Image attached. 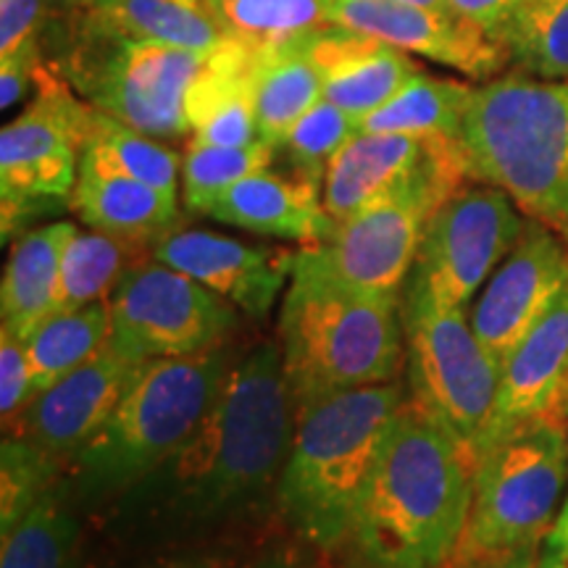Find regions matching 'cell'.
Returning a JSON list of instances; mask_svg holds the SVG:
<instances>
[{
  "mask_svg": "<svg viewBox=\"0 0 568 568\" xmlns=\"http://www.w3.org/2000/svg\"><path fill=\"white\" fill-rule=\"evenodd\" d=\"M568 414V284L552 308L506 355L500 366V393L481 453L516 426L552 418L566 424ZM479 460V458H477Z\"/></svg>",
  "mask_w": 568,
  "mask_h": 568,
  "instance_id": "18",
  "label": "cell"
},
{
  "mask_svg": "<svg viewBox=\"0 0 568 568\" xmlns=\"http://www.w3.org/2000/svg\"><path fill=\"white\" fill-rule=\"evenodd\" d=\"M71 222L34 226L13 240L0 282V318L3 329L27 339L59 308L61 258Z\"/></svg>",
  "mask_w": 568,
  "mask_h": 568,
  "instance_id": "24",
  "label": "cell"
},
{
  "mask_svg": "<svg viewBox=\"0 0 568 568\" xmlns=\"http://www.w3.org/2000/svg\"><path fill=\"white\" fill-rule=\"evenodd\" d=\"M140 366V361L109 339V345L92 355L88 364L34 395L11 426H6V435L30 439L71 466L77 453L119 406Z\"/></svg>",
  "mask_w": 568,
  "mask_h": 568,
  "instance_id": "16",
  "label": "cell"
},
{
  "mask_svg": "<svg viewBox=\"0 0 568 568\" xmlns=\"http://www.w3.org/2000/svg\"><path fill=\"white\" fill-rule=\"evenodd\" d=\"M311 53L322 71L324 98L361 122L403 90L418 63L385 40L329 24L311 40Z\"/></svg>",
  "mask_w": 568,
  "mask_h": 568,
  "instance_id": "20",
  "label": "cell"
},
{
  "mask_svg": "<svg viewBox=\"0 0 568 568\" xmlns=\"http://www.w3.org/2000/svg\"><path fill=\"white\" fill-rule=\"evenodd\" d=\"M151 258L193 276L251 318H266L293 276L295 251L253 245L209 230L163 232L151 245Z\"/></svg>",
  "mask_w": 568,
  "mask_h": 568,
  "instance_id": "17",
  "label": "cell"
},
{
  "mask_svg": "<svg viewBox=\"0 0 568 568\" xmlns=\"http://www.w3.org/2000/svg\"><path fill=\"white\" fill-rule=\"evenodd\" d=\"M142 243L116 237V234L98 232V230H80L69 234L67 247L61 258V290H59V308L77 311L84 305L109 301L119 280L138 264V253Z\"/></svg>",
  "mask_w": 568,
  "mask_h": 568,
  "instance_id": "31",
  "label": "cell"
},
{
  "mask_svg": "<svg viewBox=\"0 0 568 568\" xmlns=\"http://www.w3.org/2000/svg\"><path fill=\"white\" fill-rule=\"evenodd\" d=\"M276 145L258 138L243 148H216L190 142L182 155V201L190 211L209 213L213 203L232 184L251 176L261 169H272Z\"/></svg>",
  "mask_w": 568,
  "mask_h": 568,
  "instance_id": "34",
  "label": "cell"
},
{
  "mask_svg": "<svg viewBox=\"0 0 568 568\" xmlns=\"http://www.w3.org/2000/svg\"><path fill=\"white\" fill-rule=\"evenodd\" d=\"M138 568H232V564L216 552H174V556L148 560Z\"/></svg>",
  "mask_w": 568,
  "mask_h": 568,
  "instance_id": "41",
  "label": "cell"
},
{
  "mask_svg": "<svg viewBox=\"0 0 568 568\" xmlns=\"http://www.w3.org/2000/svg\"><path fill=\"white\" fill-rule=\"evenodd\" d=\"M466 182L458 145L406 190L339 222L329 240L297 247V255L358 293L400 301L426 222Z\"/></svg>",
  "mask_w": 568,
  "mask_h": 568,
  "instance_id": "11",
  "label": "cell"
},
{
  "mask_svg": "<svg viewBox=\"0 0 568 568\" xmlns=\"http://www.w3.org/2000/svg\"><path fill=\"white\" fill-rule=\"evenodd\" d=\"M111 339V305L109 301L84 305L77 311H61L45 318L24 339L30 361L32 397L53 387L63 376L88 364Z\"/></svg>",
  "mask_w": 568,
  "mask_h": 568,
  "instance_id": "29",
  "label": "cell"
},
{
  "mask_svg": "<svg viewBox=\"0 0 568 568\" xmlns=\"http://www.w3.org/2000/svg\"><path fill=\"white\" fill-rule=\"evenodd\" d=\"M297 403L280 345L264 343L234 361L222 393L190 437L151 474L111 503L122 531L197 535L276 506L293 443Z\"/></svg>",
  "mask_w": 568,
  "mask_h": 568,
  "instance_id": "1",
  "label": "cell"
},
{
  "mask_svg": "<svg viewBox=\"0 0 568 568\" xmlns=\"http://www.w3.org/2000/svg\"><path fill=\"white\" fill-rule=\"evenodd\" d=\"M314 38L290 42L274 51H261L258 55L253 80L255 119H258V138L272 145H280L297 119L324 98L322 71L311 53Z\"/></svg>",
  "mask_w": 568,
  "mask_h": 568,
  "instance_id": "27",
  "label": "cell"
},
{
  "mask_svg": "<svg viewBox=\"0 0 568 568\" xmlns=\"http://www.w3.org/2000/svg\"><path fill=\"white\" fill-rule=\"evenodd\" d=\"M539 568H568V556L542 552V556H539Z\"/></svg>",
  "mask_w": 568,
  "mask_h": 568,
  "instance_id": "45",
  "label": "cell"
},
{
  "mask_svg": "<svg viewBox=\"0 0 568 568\" xmlns=\"http://www.w3.org/2000/svg\"><path fill=\"white\" fill-rule=\"evenodd\" d=\"M38 95L0 132L3 243L32 230L34 219L71 205L80 155L95 109L74 95L53 63H42Z\"/></svg>",
  "mask_w": 568,
  "mask_h": 568,
  "instance_id": "10",
  "label": "cell"
},
{
  "mask_svg": "<svg viewBox=\"0 0 568 568\" xmlns=\"http://www.w3.org/2000/svg\"><path fill=\"white\" fill-rule=\"evenodd\" d=\"M474 464L406 400L389 424L351 539L368 568H445L464 537Z\"/></svg>",
  "mask_w": 568,
  "mask_h": 568,
  "instance_id": "2",
  "label": "cell"
},
{
  "mask_svg": "<svg viewBox=\"0 0 568 568\" xmlns=\"http://www.w3.org/2000/svg\"><path fill=\"white\" fill-rule=\"evenodd\" d=\"M201 3H205V0H201Z\"/></svg>",
  "mask_w": 568,
  "mask_h": 568,
  "instance_id": "48",
  "label": "cell"
},
{
  "mask_svg": "<svg viewBox=\"0 0 568 568\" xmlns=\"http://www.w3.org/2000/svg\"><path fill=\"white\" fill-rule=\"evenodd\" d=\"M397 3H414V6H426V9H439V11H453L450 0H397Z\"/></svg>",
  "mask_w": 568,
  "mask_h": 568,
  "instance_id": "46",
  "label": "cell"
},
{
  "mask_svg": "<svg viewBox=\"0 0 568 568\" xmlns=\"http://www.w3.org/2000/svg\"><path fill=\"white\" fill-rule=\"evenodd\" d=\"M205 216L301 245L324 243L337 226L324 209L318 184L295 174H276L272 169H261L232 184Z\"/></svg>",
  "mask_w": 568,
  "mask_h": 568,
  "instance_id": "21",
  "label": "cell"
},
{
  "mask_svg": "<svg viewBox=\"0 0 568 568\" xmlns=\"http://www.w3.org/2000/svg\"><path fill=\"white\" fill-rule=\"evenodd\" d=\"M32 400V376L24 339L0 326V414L3 429L11 426L27 403Z\"/></svg>",
  "mask_w": 568,
  "mask_h": 568,
  "instance_id": "37",
  "label": "cell"
},
{
  "mask_svg": "<svg viewBox=\"0 0 568 568\" xmlns=\"http://www.w3.org/2000/svg\"><path fill=\"white\" fill-rule=\"evenodd\" d=\"M471 84L416 71L397 95L361 119V132H393L414 138H443L460 142Z\"/></svg>",
  "mask_w": 568,
  "mask_h": 568,
  "instance_id": "28",
  "label": "cell"
},
{
  "mask_svg": "<svg viewBox=\"0 0 568 568\" xmlns=\"http://www.w3.org/2000/svg\"><path fill=\"white\" fill-rule=\"evenodd\" d=\"M506 45L524 74L568 80V0H518Z\"/></svg>",
  "mask_w": 568,
  "mask_h": 568,
  "instance_id": "33",
  "label": "cell"
},
{
  "mask_svg": "<svg viewBox=\"0 0 568 568\" xmlns=\"http://www.w3.org/2000/svg\"><path fill=\"white\" fill-rule=\"evenodd\" d=\"M251 568H305L301 560H295L293 556H282V552H274V556L258 558Z\"/></svg>",
  "mask_w": 568,
  "mask_h": 568,
  "instance_id": "43",
  "label": "cell"
},
{
  "mask_svg": "<svg viewBox=\"0 0 568 568\" xmlns=\"http://www.w3.org/2000/svg\"><path fill=\"white\" fill-rule=\"evenodd\" d=\"M566 432H568V414H566Z\"/></svg>",
  "mask_w": 568,
  "mask_h": 568,
  "instance_id": "47",
  "label": "cell"
},
{
  "mask_svg": "<svg viewBox=\"0 0 568 568\" xmlns=\"http://www.w3.org/2000/svg\"><path fill=\"white\" fill-rule=\"evenodd\" d=\"M326 17L332 24L464 71L471 80H493L510 61L503 42L489 38L458 11L426 9L397 0H326Z\"/></svg>",
  "mask_w": 568,
  "mask_h": 568,
  "instance_id": "15",
  "label": "cell"
},
{
  "mask_svg": "<svg viewBox=\"0 0 568 568\" xmlns=\"http://www.w3.org/2000/svg\"><path fill=\"white\" fill-rule=\"evenodd\" d=\"M71 211H77L90 230L142 245H151L155 237L180 224V203L174 193L109 172L84 155H80Z\"/></svg>",
  "mask_w": 568,
  "mask_h": 568,
  "instance_id": "23",
  "label": "cell"
},
{
  "mask_svg": "<svg viewBox=\"0 0 568 568\" xmlns=\"http://www.w3.org/2000/svg\"><path fill=\"white\" fill-rule=\"evenodd\" d=\"M109 305L111 343L140 364L216 351L240 322L232 303L155 258L138 261Z\"/></svg>",
  "mask_w": 568,
  "mask_h": 568,
  "instance_id": "12",
  "label": "cell"
},
{
  "mask_svg": "<svg viewBox=\"0 0 568 568\" xmlns=\"http://www.w3.org/2000/svg\"><path fill=\"white\" fill-rule=\"evenodd\" d=\"M456 140L393 132H358L335 155L324 176L322 201L335 224L400 193L429 172Z\"/></svg>",
  "mask_w": 568,
  "mask_h": 568,
  "instance_id": "19",
  "label": "cell"
},
{
  "mask_svg": "<svg viewBox=\"0 0 568 568\" xmlns=\"http://www.w3.org/2000/svg\"><path fill=\"white\" fill-rule=\"evenodd\" d=\"M232 366L226 347L145 361L113 414L71 460L67 477L82 506L119 500L172 456L209 414Z\"/></svg>",
  "mask_w": 568,
  "mask_h": 568,
  "instance_id": "6",
  "label": "cell"
},
{
  "mask_svg": "<svg viewBox=\"0 0 568 568\" xmlns=\"http://www.w3.org/2000/svg\"><path fill=\"white\" fill-rule=\"evenodd\" d=\"M84 159H90L98 166L109 172L124 174L130 180L145 182L151 187L166 190L176 195V184L182 176V159L174 151H169L159 138L132 130L109 113H92L88 140L82 148Z\"/></svg>",
  "mask_w": 568,
  "mask_h": 568,
  "instance_id": "32",
  "label": "cell"
},
{
  "mask_svg": "<svg viewBox=\"0 0 568 568\" xmlns=\"http://www.w3.org/2000/svg\"><path fill=\"white\" fill-rule=\"evenodd\" d=\"M211 53L126 38L71 11L53 67L92 109L159 140L190 132L187 92Z\"/></svg>",
  "mask_w": 568,
  "mask_h": 568,
  "instance_id": "8",
  "label": "cell"
},
{
  "mask_svg": "<svg viewBox=\"0 0 568 568\" xmlns=\"http://www.w3.org/2000/svg\"><path fill=\"white\" fill-rule=\"evenodd\" d=\"M410 403L437 422L477 466L500 393V361L481 345L466 308L403 287Z\"/></svg>",
  "mask_w": 568,
  "mask_h": 568,
  "instance_id": "9",
  "label": "cell"
},
{
  "mask_svg": "<svg viewBox=\"0 0 568 568\" xmlns=\"http://www.w3.org/2000/svg\"><path fill=\"white\" fill-rule=\"evenodd\" d=\"M568 284V240L539 219H527L521 237L477 295L468 322L481 345L506 361L527 332L552 308Z\"/></svg>",
  "mask_w": 568,
  "mask_h": 568,
  "instance_id": "14",
  "label": "cell"
},
{
  "mask_svg": "<svg viewBox=\"0 0 568 568\" xmlns=\"http://www.w3.org/2000/svg\"><path fill=\"white\" fill-rule=\"evenodd\" d=\"M524 226L527 219L510 195L466 182L426 222L406 287L447 308H466L514 251Z\"/></svg>",
  "mask_w": 568,
  "mask_h": 568,
  "instance_id": "13",
  "label": "cell"
},
{
  "mask_svg": "<svg viewBox=\"0 0 568 568\" xmlns=\"http://www.w3.org/2000/svg\"><path fill=\"white\" fill-rule=\"evenodd\" d=\"M224 38L255 51H274L301 42L332 24L326 0H205Z\"/></svg>",
  "mask_w": 568,
  "mask_h": 568,
  "instance_id": "30",
  "label": "cell"
},
{
  "mask_svg": "<svg viewBox=\"0 0 568 568\" xmlns=\"http://www.w3.org/2000/svg\"><path fill=\"white\" fill-rule=\"evenodd\" d=\"M42 42L30 40L9 55H0V105L11 109L27 95L30 84L38 82L42 69Z\"/></svg>",
  "mask_w": 568,
  "mask_h": 568,
  "instance_id": "38",
  "label": "cell"
},
{
  "mask_svg": "<svg viewBox=\"0 0 568 568\" xmlns=\"http://www.w3.org/2000/svg\"><path fill=\"white\" fill-rule=\"evenodd\" d=\"M45 21V0H0V55L38 40Z\"/></svg>",
  "mask_w": 568,
  "mask_h": 568,
  "instance_id": "39",
  "label": "cell"
},
{
  "mask_svg": "<svg viewBox=\"0 0 568 568\" xmlns=\"http://www.w3.org/2000/svg\"><path fill=\"white\" fill-rule=\"evenodd\" d=\"M261 51L224 40L187 92L190 134L197 145L243 148L258 140L253 80Z\"/></svg>",
  "mask_w": 568,
  "mask_h": 568,
  "instance_id": "22",
  "label": "cell"
},
{
  "mask_svg": "<svg viewBox=\"0 0 568 568\" xmlns=\"http://www.w3.org/2000/svg\"><path fill=\"white\" fill-rule=\"evenodd\" d=\"M566 240H568V237H566Z\"/></svg>",
  "mask_w": 568,
  "mask_h": 568,
  "instance_id": "49",
  "label": "cell"
},
{
  "mask_svg": "<svg viewBox=\"0 0 568 568\" xmlns=\"http://www.w3.org/2000/svg\"><path fill=\"white\" fill-rule=\"evenodd\" d=\"M568 432L539 418L495 439L474 466L468 521L445 568H500L518 552L537 550L564 503Z\"/></svg>",
  "mask_w": 568,
  "mask_h": 568,
  "instance_id": "7",
  "label": "cell"
},
{
  "mask_svg": "<svg viewBox=\"0 0 568 568\" xmlns=\"http://www.w3.org/2000/svg\"><path fill=\"white\" fill-rule=\"evenodd\" d=\"M77 13L126 38L213 53L224 32L201 0H77Z\"/></svg>",
  "mask_w": 568,
  "mask_h": 568,
  "instance_id": "26",
  "label": "cell"
},
{
  "mask_svg": "<svg viewBox=\"0 0 568 568\" xmlns=\"http://www.w3.org/2000/svg\"><path fill=\"white\" fill-rule=\"evenodd\" d=\"M460 153L471 182L568 237V80L514 74L474 90Z\"/></svg>",
  "mask_w": 568,
  "mask_h": 568,
  "instance_id": "5",
  "label": "cell"
},
{
  "mask_svg": "<svg viewBox=\"0 0 568 568\" xmlns=\"http://www.w3.org/2000/svg\"><path fill=\"white\" fill-rule=\"evenodd\" d=\"M358 132V119L322 98V101L311 105L297 119L293 130L284 134L276 151L284 153V163H287L290 174L324 187V176L329 172V163L335 161V155Z\"/></svg>",
  "mask_w": 568,
  "mask_h": 568,
  "instance_id": "35",
  "label": "cell"
},
{
  "mask_svg": "<svg viewBox=\"0 0 568 568\" xmlns=\"http://www.w3.org/2000/svg\"><path fill=\"white\" fill-rule=\"evenodd\" d=\"M500 568H539V552L537 550L518 552L516 558H510L508 564H503Z\"/></svg>",
  "mask_w": 568,
  "mask_h": 568,
  "instance_id": "44",
  "label": "cell"
},
{
  "mask_svg": "<svg viewBox=\"0 0 568 568\" xmlns=\"http://www.w3.org/2000/svg\"><path fill=\"white\" fill-rule=\"evenodd\" d=\"M280 351L297 406L337 389L389 385L406 361L400 301L358 293L295 251Z\"/></svg>",
  "mask_w": 568,
  "mask_h": 568,
  "instance_id": "4",
  "label": "cell"
},
{
  "mask_svg": "<svg viewBox=\"0 0 568 568\" xmlns=\"http://www.w3.org/2000/svg\"><path fill=\"white\" fill-rule=\"evenodd\" d=\"M545 552H556V556H568V489L560 503V510L552 521V527L545 537Z\"/></svg>",
  "mask_w": 568,
  "mask_h": 568,
  "instance_id": "42",
  "label": "cell"
},
{
  "mask_svg": "<svg viewBox=\"0 0 568 568\" xmlns=\"http://www.w3.org/2000/svg\"><path fill=\"white\" fill-rule=\"evenodd\" d=\"M403 403V387L389 382L337 389L297 406L276 510L305 542L332 550L351 539L361 497Z\"/></svg>",
  "mask_w": 568,
  "mask_h": 568,
  "instance_id": "3",
  "label": "cell"
},
{
  "mask_svg": "<svg viewBox=\"0 0 568 568\" xmlns=\"http://www.w3.org/2000/svg\"><path fill=\"white\" fill-rule=\"evenodd\" d=\"M518 0H450L453 11L481 27L489 38L506 45V32ZM508 48V45H506ZM510 53V51H508Z\"/></svg>",
  "mask_w": 568,
  "mask_h": 568,
  "instance_id": "40",
  "label": "cell"
},
{
  "mask_svg": "<svg viewBox=\"0 0 568 568\" xmlns=\"http://www.w3.org/2000/svg\"><path fill=\"white\" fill-rule=\"evenodd\" d=\"M69 466L30 439L6 435L0 447V529H11Z\"/></svg>",
  "mask_w": 568,
  "mask_h": 568,
  "instance_id": "36",
  "label": "cell"
},
{
  "mask_svg": "<svg viewBox=\"0 0 568 568\" xmlns=\"http://www.w3.org/2000/svg\"><path fill=\"white\" fill-rule=\"evenodd\" d=\"M82 500L63 477L3 531L0 568H77L82 556Z\"/></svg>",
  "mask_w": 568,
  "mask_h": 568,
  "instance_id": "25",
  "label": "cell"
}]
</instances>
